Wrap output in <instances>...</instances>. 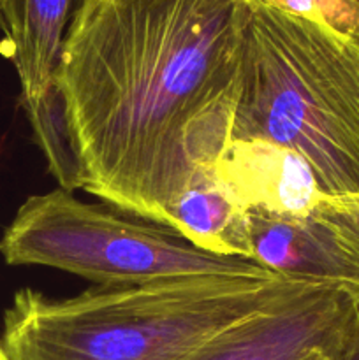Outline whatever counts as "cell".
<instances>
[{
    "instance_id": "cell-7",
    "label": "cell",
    "mask_w": 359,
    "mask_h": 360,
    "mask_svg": "<svg viewBox=\"0 0 359 360\" xmlns=\"http://www.w3.org/2000/svg\"><path fill=\"white\" fill-rule=\"evenodd\" d=\"M213 176L243 211L306 217L324 197L305 158L263 139L229 141Z\"/></svg>"
},
{
    "instance_id": "cell-6",
    "label": "cell",
    "mask_w": 359,
    "mask_h": 360,
    "mask_svg": "<svg viewBox=\"0 0 359 360\" xmlns=\"http://www.w3.org/2000/svg\"><path fill=\"white\" fill-rule=\"evenodd\" d=\"M250 260L289 280L345 285L359 292V248L317 213L246 211Z\"/></svg>"
},
{
    "instance_id": "cell-4",
    "label": "cell",
    "mask_w": 359,
    "mask_h": 360,
    "mask_svg": "<svg viewBox=\"0 0 359 360\" xmlns=\"http://www.w3.org/2000/svg\"><path fill=\"white\" fill-rule=\"evenodd\" d=\"M9 266H44L97 287H130L197 276L267 278L275 273L238 257L197 248L160 224L127 220L62 188L32 195L0 238Z\"/></svg>"
},
{
    "instance_id": "cell-12",
    "label": "cell",
    "mask_w": 359,
    "mask_h": 360,
    "mask_svg": "<svg viewBox=\"0 0 359 360\" xmlns=\"http://www.w3.org/2000/svg\"><path fill=\"white\" fill-rule=\"evenodd\" d=\"M313 213L334 225L359 248V197L352 199L322 197Z\"/></svg>"
},
{
    "instance_id": "cell-11",
    "label": "cell",
    "mask_w": 359,
    "mask_h": 360,
    "mask_svg": "<svg viewBox=\"0 0 359 360\" xmlns=\"http://www.w3.org/2000/svg\"><path fill=\"white\" fill-rule=\"evenodd\" d=\"M289 16L313 21L359 42V0H253Z\"/></svg>"
},
{
    "instance_id": "cell-8",
    "label": "cell",
    "mask_w": 359,
    "mask_h": 360,
    "mask_svg": "<svg viewBox=\"0 0 359 360\" xmlns=\"http://www.w3.org/2000/svg\"><path fill=\"white\" fill-rule=\"evenodd\" d=\"M87 2L0 0V49L16 69L21 102L39 101L53 86L67 32Z\"/></svg>"
},
{
    "instance_id": "cell-1",
    "label": "cell",
    "mask_w": 359,
    "mask_h": 360,
    "mask_svg": "<svg viewBox=\"0 0 359 360\" xmlns=\"http://www.w3.org/2000/svg\"><path fill=\"white\" fill-rule=\"evenodd\" d=\"M245 0H88L55 74L81 188L165 225L231 141Z\"/></svg>"
},
{
    "instance_id": "cell-10",
    "label": "cell",
    "mask_w": 359,
    "mask_h": 360,
    "mask_svg": "<svg viewBox=\"0 0 359 360\" xmlns=\"http://www.w3.org/2000/svg\"><path fill=\"white\" fill-rule=\"evenodd\" d=\"M21 105L34 130L35 141L48 160L49 171L56 178L60 188L70 193L80 190V169L70 146L62 97L55 83L44 97L34 102H21Z\"/></svg>"
},
{
    "instance_id": "cell-13",
    "label": "cell",
    "mask_w": 359,
    "mask_h": 360,
    "mask_svg": "<svg viewBox=\"0 0 359 360\" xmlns=\"http://www.w3.org/2000/svg\"><path fill=\"white\" fill-rule=\"evenodd\" d=\"M347 360H359V334H358V340H355L354 348H352L351 355H348Z\"/></svg>"
},
{
    "instance_id": "cell-5",
    "label": "cell",
    "mask_w": 359,
    "mask_h": 360,
    "mask_svg": "<svg viewBox=\"0 0 359 360\" xmlns=\"http://www.w3.org/2000/svg\"><path fill=\"white\" fill-rule=\"evenodd\" d=\"M358 334V290L301 281L215 338L196 360H347Z\"/></svg>"
},
{
    "instance_id": "cell-9",
    "label": "cell",
    "mask_w": 359,
    "mask_h": 360,
    "mask_svg": "<svg viewBox=\"0 0 359 360\" xmlns=\"http://www.w3.org/2000/svg\"><path fill=\"white\" fill-rule=\"evenodd\" d=\"M165 227L204 252L250 260L246 211L231 199L213 171L194 176L172 204Z\"/></svg>"
},
{
    "instance_id": "cell-3",
    "label": "cell",
    "mask_w": 359,
    "mask_h": 360,
    "mask_svg": "<svg viewBox=\"0 0 359 360\" xmlns=\"http://www.w3.org/2000/svg\"><path fill=\"white\" fill-rule=\"evenodd\" d=\"M232 139L287 148L324 197H359V42L245 0Z\"/></svg>"
},
{
    "instance_id": "cell-2",
    "label": "cell",
    "mask_w": 359,
    "mask_h": 360,
    "mask_svg": "<svg viewBox=\"0 0 359 360\" xmlns=\"http://www.w3.org/2000/svg\"><path fill=\"white\" fill-rule=\"evenodd\" d=\"M299 283L280 274L175 278L67 299L25 288L4 313L0 347L6 360H196Z\"/></svg>"
}]
</instances>
